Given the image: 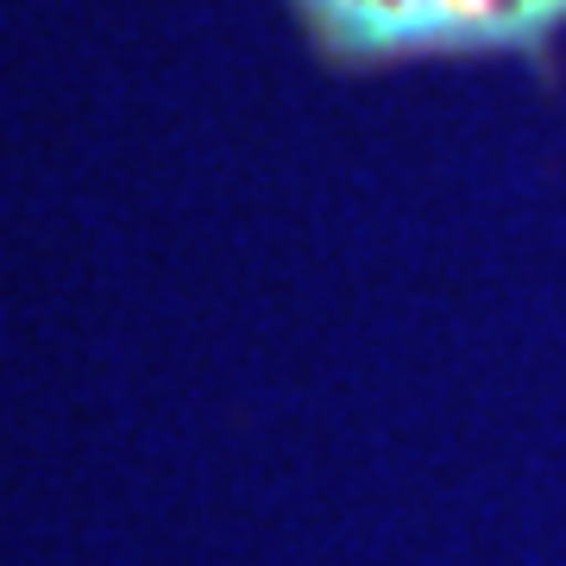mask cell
Here are the masks:
<instances>
[{
    "instance_id": "obj_1",
    "label": "cell",
    "mask_w": 566,
    "mask_h": 566,
    "mask_svg": "<svg viewBox=\"0 0 566 566\" xmlns=\"http://www.w3.org/2000/svg\"><path fill=\"white\" fill-rule=\"evenodd\" d=\"M308 20L346 51H422V44L528 39L560 20L566 0H303Z\"/></svg>"
}]
</instances>
